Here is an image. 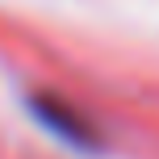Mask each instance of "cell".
<instances>
[{
	"label": "cell",
	"instance_id": "cell-1",
	"mask_svg": "<svg viewBox=\"0 0 159 159\" xmlns=\"http://www.w3.org/2000/svg\"><path fill=\"white\" fill-rule=\"evenodd\" d=\"M30 109L38 113L59 138H67V143H75V147H92V130L84 126V117H80L71 105L55 101V96H30Z\"/></svg>",
	"mask_w": 159,
	"mask_h": 159
}]
</instances>
